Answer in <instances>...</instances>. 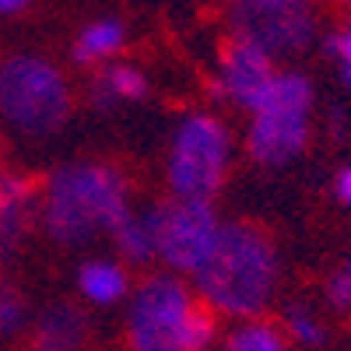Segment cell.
Returning <instances> with one entry per match:
<instances>
[{
  "mask_svg": "<svg viewBox=\"0 0 351 351\" xmlns=\"http://www.w3.org/2000/svg\"><path fill=\"white\" fill-rule=\"evenodd\" d=\"M278 281L274 236L260 221L239 218L218 232V243L197 271L200 299L232 316H253L267 306Z\"/></svg>",
  "mask_w": 351,
  "mask_h": 351,
  "instance_id": "obj_1",
  "label": "cell"
},
{
  "mask_svg": "<svg viewBox=\"0 0 351 351\" xmlns=\"http://www.w3.org/2000/svg\"><path fill=\"white\" fill-rule=\"evenodd\" d=\"M127 180L109 162H74L49 180L46 228L56 243H81L130 218Z\"/></svg>",
  "mask_w": 351,
  "mask_h": 351,
  "instance_id": "obj_2",
  "label": "cell"
},
{
  "mask_svg": "<svg viewBox=\"0 0 351 351\" xmlns=\"http://www.w3.org/2000/svg\"><path fill=\"white\" fill-rule=\"evenodd\" d=\"M71 109V84L53 64L39 56H11L0 64V112L18 130L46 137L67 123Z\"/></svg>",
  "mask_w": 351,
  "mask_h": 351,
  "instance_id": "obj_3",
  "label": "cell"
},
{
  "mask_svg": "<svg viewBox=\"0 0 351 351\" xmlns=\"http://www.w3.org/2000/svg\"><path fill=\"white\" fill-rule=\"evenodd\" d=\"M313 88L302 74H278L253 109L246 152L260 165H281L306 148Z\"/></svg>",
  "mask_w": 351,
  "mask_h": 351,
  "instance_id": "obj_4",
  "label": "cell"
},
{
  "mask_svg": "<svg viewBox=\"0 0 351 351\" xmlns=\"http://www.w3.org/2000/svg\"><path fill=\"white\" fill-rule=\"evenodd\" d=\"M228 165V130L211 116H193L180 127L172 141L169 158V183L176 200H197L211 204L225 180Z\"/></svg>",
  "mask_w": 351,
  "mask_h": 351,
  "instance_id": "obj_5",
  "label": "cell"
},
{
  "mask_svg": "<svg viewBox=\"0 0 351 351\" xmlns=\"http://www.w3.org/2000/svg\"><path fill=\"white\" fill-rule=\"evenodd\" d=\"M232 32L260 53L291 56L313 36L309 0H232Z\"/></svg>",
  "mask_w": 351,
  "mask_h": 351,
  "instance_id": "obj_6",
  "label": "cell"
},
{
  "mask_svg": "<svg viewBox=\"0 0 351 351\" xmlns=\"http://www.w3.org/2000/svg\"><path fill=\"white\" fill-rule=\"evenodd\" d=\"M190 299L193 295L183 288V281L169 274H155L144 281L130 309V351H180V327Z\"/></svg>",
  "mask_w": 351,
  "mask_h": 351,
  "instance_id": "obj_7",
  "label": "cell"
},
{
  "mask_svg": "<svg viewBox=\"0 0 351 351\" xmlns=\"http://www.w3.org/2000/svg\"><path fill=\"white\" fill-rule=\"evenodd\" d=\"M155 215V250L172 263L176 271H200V263L218 243V218L211 204L197 200H172L162 204Z\"/></svg>",
  "mask_w": 351,
  "mask_h": 351,
  "instance_id": "obj_8",
  "label": "cell"
},
{
  "mask_svg": "<svg viewBox=\"0 0 351 351\" xmlns=\"http://www.w3.org/2000/svg\"><path fill=\"white\" fill-rule=\"evenodd\" d=\"M221 71H225L221 74L225 92L246 109H256V102L267 95V88L278 77L271 56L260 53L250 43H243V39H236V36H232L221 49Z\"/></svg>",
  "mask_w": 351,
  "mask_h": 351,
  "instance_id": "obj_9",
  "label": "cell"
},
{
  "mask_svg": "<svg viewBox=\"0 0 351 351\" xmlns=\"http://www.w3.org/2000/svg\"><path fill=\"white\" fill-rule=\"evenodd\" d=\"M84 316L71 306L60 309H49L39 324L28 334V348L32 351H77L84 344Z\"/></svg>",
  "mask_w": 351,
  "mask_h": 351,
  "instance_id": "obj_10",
  "label": "cell"
},
{
  "mask_svg": "<svg viewBox=\"0 0 351 351\" xmlns=\"http://www.w3.org/2000/svg\"><path fill=\"white\" fill-rule=\"evenodd\" d=\"M39 180H28V176H0V243L11 246L21 228H25V211L28 200H32Z\"/></svg>",
  "mask_w": 351,
  "mask_h": 351,
  "instance_id": "obj_11",
  "label": "cell"
},
{
  "mask_svg": "<svg viewBox=\"0 0 351 351\" xmlns=\"http://www.w3.org/2000/svg\"><path fill=\"white\" fill-rule=\"evenodd\" d=\"M81 291L92 302H116L127 291V278L116 263H84L81 267Z\"/></svg>",
  "mask_w": 351,
  "mask_h": 351,
  "instance_id": "obj_12",
  "label": "cell"
},
{
  "mask_svg": "<svg viewBox=\"0 0 351 351\" xmlns=\"http://www.w3.org/2000/svg\"><path fill=\"white\" fill-rule=\"evenodd\" d=\"M215 306L208 299H190L180 327V351H204L208 341L215 337Z\"/></svg>",
  "mask_w": 351,
  "mask_h": 351,
  "instance_id": "obj_13",
  "label": "cell"
},
{
  "mask_svg": "<svg viewBox=\"0 0 351 351\" xmlns=\"http://www.w3.org/2000/svg\"><path fill=\"white\" fill-rule=\"evenodd\" d=\"M123 43V28L116 21H95L92 28H84L81 39H77V49L74 56L81 64H92V60H102V56L116 53Z\"/></svg>",
  "mask_w": 351,
  "mask_h": 351,
  "instance_id": "obj_14",
  "label": "cell"
},
{
  "mask_svg": "<svg viewBox=\"0 0 351 351\" xmlns=\"http://www.w3.org/2000/svg\"><path fill=\"white\" fill-rule=\"evenodd\" d=\"M116 239H120V250L130 260H148L155 253V215L152 218H127L120 228H116Z\"/></svg>",
  "mask_w": 351,
  "mask_h": 351,
  "instance_id": "obj_15",
  "label": "cell"
},
{
  "mask_svg": "<svg viewBox=\"0 0 351 351\" xmlns=\"http://www.w3.org/2000/svg\"><path fill=\"white\" fill-rule=\"evenodd\" d=\"M225 351H288V341L271 324H250L228 337Z\"/></svg>",
  "mask_w": 351,
  "mask_h": 351,
  "instance_id": "obj_16",
  "label": "cell"
},
{
  "mask_svg": "<svg viewBox=\"0 0 351 351\" xmlns=\"http://www.w3.org/2000/svg\"><path fill=\"white\" fill-rule=\"evenodd\" d=\"M144 92H148V84H144V77L134 67H109L99 77V102H109V99H141Z\"/></svg>",
  "mask_w": 351,
  "mask_h": 351,
  "instance_id": "obj_17",
  "label": "cell"
},
{
  "mask_svg": "<svg viewBox=\"0 0 351 351\" xmlns=\"http://www.w3.org/2000/svg\"><path fill=\"white\" fill-rule=\"evenodd\" d=\"M25 324V295L14 278L0 271V337L14 334Z\"/></svg>",
  "mask_w": 351,
  "mask_h": 351,
  "instance_id": "obj_18",
  "label": "cell"
},
{
  "mask_svg": "<svg viewBox=\"0 0 351 351\" xmlns=\"http://www.w3.org/2000/svg\"><path fill=\"white\" fill-rule=\"evenodd\" d=\"M330 302L337 306V309H351V271L348 274H337V278H330Z\"/></svg>",
  "mask_w": 351,
  "mask_h": 351,
  "instance_id": "obj_19",
  "label": "cell"
},
{
  "mask_svg": "<svg viewBox=\"0 0 351 351\" xmlns=\"http://www.w3.org/2000/svg\"><path fill=\"white\" fill-rule=\"evenodd\" d=\"M334 53H337V60H341V71H344V81L351 84V28H348V32L344 36H337L334 43Z\"/></svg>",
  "mask_w": 351,
  "mask_h": 351,
  "instance_id": "obj_20",
  "label": "cell"
},
{
  "mask_svg": "<svg viewBox=\"0 0 351 351\" xmlns=\"http://www.w3.org/2000/svg\"><path fill=\"white\" fill-rule=\"evenodd\" d=\"M288 324H291V330H295L302 341H313V344L319 341V327L313 324L309 316H302V313H291V316H288Z\"/></svg>",
  "mask_w": 351,
  "mask_h": 351,
  "instance_id": "obj_21",
  "label": "cell"
},
{
  "mask_svg": "<svg viewBox=\"0 0 351 351\" xmlns=\"http://www.w3.org/2000/svg\"><path fill=\"white\" fill-rule=\"evenodd\" d=\"M334 193H337V200H341V204H348V208H351V169H341V172H337V180H334Z\"/></svg>",
  "mask_w": 351,
  "mask_h": 351,
  "instance_id": "obj_22",
  "label": "cell"
},
{
  "mask_svg": "<svg viewBox=\"0 0 351 351\" xmlns=\"http://www.w3.org/2000/svg\"><path fill=\"white\" fill-rule=\"evenodd\" d=\"M21 8H28V0H0V14H14Z\"/></svg>",
  "mask_w": 351,
  "mask_h": 351,
  "instance_id": "obj_23",
  "label": "cell"
},
{
  "mask_svg": "<svg viewBox=\"0 0 351 351\" xmlns=\"http://www.w3.org/2000/svg\"><path fill=\"white\" fill-rule=\"evenodd\" d=\"M4 152H8V144H4V134H0V176H4Z\"/></svg>",
  "mask_w": 351,
  "mask_h": 351,
  "instance_id": "obj_24",
  "label": "cell"
},
{
  "mask_svg": "<svg viewBox=\"0 0 351 351\" xmlns=\"http://www.w3.org/2000/svg\"><path fill=\"white\" fill-rule=\"evenodd\" d=\"M344 4H351V0H344Z\"/></svg>",
  "mask_w": 351,
  "mask_h": 351,
  "instance_id": "obj_25",
  "label": "cell"
}]
</instances>
